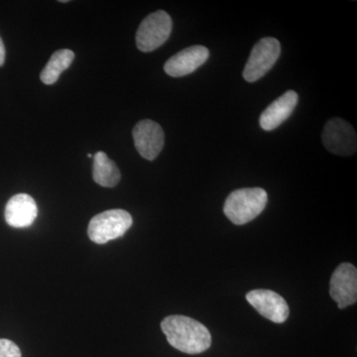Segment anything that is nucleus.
Masks as SVG:
<instances>
[{"instance_id": "f257e3e1", "label": "nucleus", "mask_w": 357, "mask_h": 357, "mask_svg": "<svg viewBox=\"0 0 357 357\" xmlns=\"http://www.w3.org/2000/svg\"><path fill=\"white\" fill-rule=\"evenodd\" d=\"M161 328L174 349L188 354H199L211 345L210 331L206 326L189 317L174 314L164 319Z\"/></svg>"}, {"instance_id": "f03ea898", "label": "nucleus", "mask_w": 357, "mask_h": 357, "mask_svg": "<svg viewBox=\"0 0 357 357\" xmlns=\"http://www.w3.org/2000/svg\"><path fill=\"white\" fill-rule=\"evenodd\" d=\"M267 202V192L261 188L236 190L227 197L223 211L234 225H246L255 220L264 211Z\"/></svg>"}, {"instance_id": "7ed1b4c3", "label": "nucleus", "mask_w": 357, "mask_h": 357, "mask_svg": "<svg viewBox=\"0 0 357 357\" xmlns=\"http://www.w3.org/2000/svg\"><path fill=\"white\" fill-rule=\"evenodd\" d=\"M133 220L124 210H109L98 213L89 223L88 234L93 243L105 244L123 236L130 229Z\"/></svg>"}, {"instance_id": "20e7f679", "label": "nucleus", "mask_w": 357, "mask_h": 357, "mask_svg": "<svg viewBox=\"0 0 357 357\" xmlns=\"http://www.w3.org/2000/svg\"><path fill=\"white\" fill-rule=\"evenodd\" d=\"M173 22L166 11L158 10L141 22L136 33V46L141 52H152L165 43L172 32Z\"/></svg>"}, {"instance_id": "39448f33", "label": "nucleus", "mask_w": 357, "mask_h": 357, "mask_svg": "<svg viewBox=\"0 0 357 357\" xmlns=\"http://www.w3.org/2000/svg\"><path fill=\"white\" fill-rule=\"evenodd\" d=\"M281 46L278 40L266 37L255 44L243 70L248 83H255L269 72L280 57Z\"/></svg>"}, {"instance_id": "423d86ee", "label": "nucleus", "mask_w": 357, "mask_h": 357, "mask_svg": "<svg viewBox=\"0 0 357 357\" xmlns=\"http://www.w3.org/2000/svg\"><path fill=\"white\" fill-rule=\"evenodd\" d=\"M323 143L331 153L351 156L357 150L356 130L349 122L335 117L326 122L323 131Z\"/></svg>"}, {"instance_id": "0eeeda50", "label": "nucleus", "mask_w": 357, "mask_h": 357, "mask_svg": "<svg viewBox=\"0 0 357 357\" xmlns=\"http://www.w3.org/2000/svg\"><path fill=\"white\" fill-rule=\"evenodd\" d=\"M330 294L340 309H345L357 301V270L351 263L338 265L331 278Z\"/></svg>"}, {"instance_id": "6e6552de", "label": "nucleus", "mask_w": 357, "mask_h": 357, "mask_svg": "<svg viewBox=\"0 0 357 357\" xmlns=\"http://www.w3.org/2000/svg\"><path fill=\"white\" fill-rule=\"evenodd\" d=\"M132 135L136 150L144 159L153 161L163 149L165 135L157 122L150 119L138 122Z\"/></svg>"}, {"instance_id": "1a4fd4ad", "label": "nucleus", "mask_w": 357, "mask_h": 357, "mask_svg": "<svg viewBox=\"0 0 357 357\" xmlns=\"http://www.w3.org/2000/svg\"><path fill=\"white\" fill-rule=\"evenodd\" d=\"M246 300L262 317L273 323H284L290 314L287 302L274 291L265 289L250 291L246 295Z\"/></svg>"}, {"instance_id": "9d476101", "label": "nucleus", "mask_w": 357, "mask_h": 357, "mask_svg": "<svg viewBox=\"0 0 357 357\" xmlns=\"http://www.w3.org/2000/svg\"><path fill=\"white\" fill-rule=\"evenodd\" d=\"M210 51L201 45L189 47L178 52L167 61L164 70L173 77H181L192 74L208 61Z\"/></svg>"}, {"instance_id": "9b49d317", "label": "nucleus", "mask_w": 357, "mask_h": 357, "mask_svg": "<svg viewBox=\"0 0 357 357\" xmlns=\"http://www.w3.org/2000/svg\"><path fill=\"white\" fill-rule=\"evenodd\" d=\"M38 208L36 202L27 194H18L9 199L6 206V222L15 229L30 227L36 220Z\"/></svg>"}, {"instance_id": "f8f14e48", "label": "nucleus", "mask_w": 357, "mask_h": 357, "mask_svg": "<svg viewBox=\"0 0 357 357\" xmlns=\"http://www.w3.org/2000/svg\"><path fill=\"white\" fill-rule=\"evenodd\" d=\"M299 96L294 91H288L274 100L260 116L259 123L263 130L272 131L287 121L297 105Z\"/></svg>"}, {"instance_id": "ddd939ff", "label": "nucleus", "mask_w": 357, "mask_h": 357, "mask_svg": "<svg viewBox=\"0 0 357 357\" xmlns=\"http://www.w3.org/2000/svg\"><path fill=\"white\" fill-rule=\"evenodd\" d=\"M121 171L115 162L105 152H98L93 156V178L96 184L105 188H114L121 181Z\"/></svg>"}, {"instance_id": "4468645a", "label": "nucleus", "mask_w": 357, "mask_h": 357, "mask_svg": "<svg viewBox=\"0 0 357 357\" xmlns=\"http://www.w3.org/2000/svg\"><path fill=\"white\" fill-rule=\"evenodd\" d=\"M74 59L75 53L69 49L56 51L40 75L42 83L45 84H55L61 74L70 67Z\"/></svg>"}, {"instance_id": "2eb2a0df", "label": "nucleus", "mask_w": 357, "mask_h": 357, "mask_svg": "<svg viewBox=\"0 0 357 357\" xmlns=\"http://www.w3.org/2000/svg\"><path fill=\"white\" fill-rule=\"evenodd\" d=\"M0 357H21L20 347L11 340H0Z\"/></svg>"}, {"instance_id": "dca6fc26", "label": "nucleus", "mask_w": 357, "mask_h": 357, "mask_svg": "<svg viewBox=\"0 0 357 357\" xmlns=\"http://www.w3.org/2000/svg\"><path fill=\"white\" fill-rule=\"evenodd\" d=\"M6 61V47H4L3 41L0 38V67H2Z\"/></svg>"}]
</instances>
